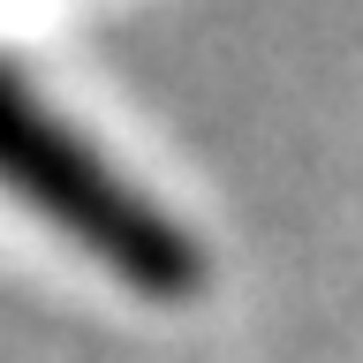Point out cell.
Masks as SVG:
<instances>
[{"mask_svg":"<svg viewBox=\"0 0 363 363\" xmlns=\"http://www.w3.org/2000/svg\"><path fill=\"white\" fill-rule=\"evenodd\" d=\"M0 197H16L76 257L152 303H182L204 280L197 235L144 197L84 129H68L16 68H0Z\"/></svg>","mask_w":363,"mask_h":363,"instance_id":"cell-1","label":"cell"}]
</instances>
